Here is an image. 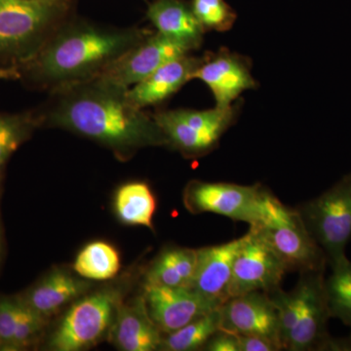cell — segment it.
<instances>
[{
	"mask_svg": "<svg viewBox=\"0 0 351 351\" xmlns=\"http://www.w3.org/2000/svg\"><path fill=\"white\" fill-rule=\"evenodd\" d=\"M127 91L100 77L58 88L39 112L43 124L91 138L122 157L167 145L154 115L132 105Z\"/></svg>",
	"mask_w": 351,
	"mask_h": 351,
	"instance_id": "1",
	"label": "cell"
},
{
	"mask_svg": "<svg viewBox=\"0 0 351 351\" xmlns=\"http://www.w3.org/2000/svg\"><path fill=\"white\" fill-rule=\"evenodd\" d=\"M151 32L144 27L119 29L71 17L34 57L20 64L21 73L34 86L50 92L94 80Z\"/></svg>",
	"mask_w": 351,
	"mask_h": 351,
	"instance_id": "2",
	"label": "cell"
},
{
	"mask_svg": "<svg viewBox=\"0 0 351 351\" xmlns=\"http://www.w3.org/2000/svg\"><path fill=\"white\" fill-rule=\"evenodd\" d=\"M75 0H0V62L24 64L73 17Z\"/></svg>",
	"mask_w": 351,
	"mask_h": 351,
	"instance_id": "3",
	"label": "cell"
},
{
	"mask_svg": "<svg viewBox=\"0 0 351 351\" xmlns=\"http://www.w3.org/2000/svg\"><path fill=\"white\" fill-rule=\"evenodd\" d=\"M281 258L288 271H321L327 258L308 232L297 209H291L269 193L262 221L252 226Z\"/></svg>",
	"mask_w": 351,
	"mask_h": 351,
	"instance_id": "4",
	"label": "cell"
},
{
	"mask_svg": "<svg viewBox=\"0 0 351 351\" xmlns=\"http://www.w3.org/2000/svg\"><path fill=\"white\" fill-rule=\"evenodd\" d=\"M297 210L332 269L348 261L346 248L351 240V173Z\"/></svg>",
	"mask_w": 351,
	"mask_h": 351,
	"instance_id": "5",
	"label": "cell"
},
{
	"mask_svg": "<svg viewBox=\"0 0 351 351\" xmlns=\"http://www.w3.org/2000/svg\"><path fill=\"white\" fill-rule=\"evenodd\" d=\"M239 108H189L160 110L154 114L167 145L186 157H200L218 147L219 140L237 119Z\"/></svg>",
	"mask_w": 351,
	"mask_h": 351,
	"instance_id": "6",
	"label": "cell"
},
{
	"mask_svg": "<svg viewBox=\"0 0 351 351\" xmlns=\"http://www.w3.org/2000/svg\"><path fill=\"white\" fill-rule=\"evenodd\" d=\"M269 193L260 184L241 186L195 180L184 189V201L193 214L213 213L252 226L262 221Z\"/></svg>",
	"mask_w": 351,
	"mask_h": 351,
	"instance_id": "7",
	"label": "cell"
},
{
	"mask_svg": "<svg viewBox=\"0 0 351 351\" xmlns=\"http://www.w3.org/2000/svg\"><path fill=\"white\" fill-rule=\"evenodd\" d=\"M119 304V294L110 290L76 302L51 337L50 348L57 351H77L94 345L107 331Z\"/></svg>",
	"mask_w": 351,
	"mask_h": 351,
	"instance_id": "8",
	"label": "cell"
},
{
	"mask_svg": "<svg viewBox=\"0 0 351 351\" xmlns=\"http://www.w3.org/2000/svg\"><path fill=\"white\" fill-rule=\"evenodd\" d=\"M230 280V299L247 293H271L280 288L288 271L281 258L254 228L242 237Z\"/></svg>",
	"mask_w": 351,
	"mask_h": 351,
	"instance_id": "9",
	"label": "cell"
},
{
	"mask_svg": "<svg viewBox=\"0 0 351 351\" xmlns=\"http://www.w3.org/2000/svg\"><path fill=\"white\" fill-rule=\"evenodd\" d=\"M191 54L172 39L152 31L99 77L128 90L176 58Z\"/></svg>",
	"mask_w": 351,
	"mask_h": 351,
	"instance_id": "10",
	"label": "cell"
},
{
	"mask_svg": "<svg viewBox=\"0 0 351 351\" xmlns=\"http://www.w3.org/2000/svg\"><path fill=\"white\" fill-rule=\"evenodd\" d=\"M251 68L249 58L228 48H221L203 56L193 80H200L209 87L216 107L230 108L243 92L257 88Z\"/></svg>",
	"mask_w": 351,
	"mask_h": 351,
	"instance_id": "11",
	"label": "cell"
},
{
	"mask_svg": "<svg viewBox=\"0 0 351 351\" xmlns=\"http://www.w3.org/2000/svg\"><path fill=\"white\" fill-rule=\"evenodd\" d=\"M325 270L302 274L306 292L300 319L286 341L284 350L290 351L336 350L337 339L327 330L330 315L325 293Z\"/></svg>",
	"mask_w": 351,
	"mask_h": 351,
	"instance_id": "12",
	"label": "cell"
},
{
	"mask_svg": "<svg viewBox=\"0 0 351 351\" xmlns=\"http://www.w3.org/2000/svg\"><path fill=\"white\" fill-rule=\"evenodd\" d=\"M219 330L263 337L283 350L278 313L269 293L257 291L230 298L219 307Z\"/></svg>",
	"mask_w": 351,
	"mask_h": 351,
	"instance_id": "13",
	"label": "cell"
},
{
	"mask_svg": "<svg viewBox=\"0 0 351 351\" xmlns=\"http://www.w3.org/2000/svg\"><path fill=\"white\" fill-rule=\"evenodd\" d=\"M144 300L149 317L164 334L174 332L221 307L191 288L145 284Z\"/></svg>",
	"mask_w": 351,
	"mask_h": 351,
	"instance_id": "14",
	"label": "cell"
},
{
	"mask_svg": "<svg viewBox=\"0 0 351 351\" xmlns=\"http://www.w3.org/2000/svg\"><path fill=\"white\" fill-rule=\"evenodd\" d=\"M242 237L228 243L197 249V263L191 289L219 306L230 299L233 265Z\"/></svg>",
	"mask_w": 351,
	"mask_h": 351,
	"instance_id": "15",
	"label": "cell"
},
{
	"mask_svg": "<svg viewBox=\"0 0 351 351\" xmlns=\"http://www.w3.org/2000/svg\"><path fill=\"white\" fill-rule=\"evenodd\" d=\"M203 56L184 55L164 64L151 75L127 91V98L136 108L145 110L156 107L179 92L186 83L193 80Z\"/></svg>",
	"mask_w": 351,
	"mask_h": 351,
	"instance_id": "16",
	"label": "cell"
},
{
	"mask_svg": "<svg viewBox=\"0 0 351 351\" xmlns=\"http://www.w3.org/2000/svg\"><path fill=\"white\" fill-rule=\"evenodd\" d=\"M147 18L156 32L189 52L197 50L206 34L196 18L191 1L186 0H152L147 4Z\"/></svg>",
	"mask_w": 351,
	"mask_h": 351,
	"instance_id": "17",
	"label": "cell"
},
{
	"mask_svg": "<svg viewBox=\"0 0 351 351\" xmlns=\"http://www.w3.org/2000/svg\"><path fill=\"white\" fill-rule=\"evenodd\" d=\"M162 332L149 317L144 297L131 306L119 307L113 336L117 346L125 351L159 350Z\"/></svg>",
	"mask_w": 351,
	"mask_h": 351,
	"instance_id": "18",
	"label": "cell"
},
{
	"mask_svg": "<svg viewBox=\"0 0 351 351\" xmlns=\"http://www.w3.org/2000/svg\"><path fill=\"white\" fill-rule=\"evenodd\" d=\"M87 284L68 272L55 271L20 297L34 311L48 317L64 304L80 297Z\"/></svg>",
	"mask_w": 351,
	"mask_h": 351,
	"instance_id": "19",
	"label": "cell"
},
{
	"mask_svg": "<svg viewBox=\"0 0 351 351\" xmlns=\"http://www.w3.org/2000/svg\"><path fill=\"white\" fill-rule=\"evenodd\" d=\"M197 263V249L170 248L161 253L147 270L145 284L191 288Z\"/></svg>",
	"mask_w": 351,
	"mask_h": 351,
	"instance_id": "20",
	"label": "cell"
},
{
	"mask_svg": "<svg viewBox=\"0 0 351 351\" xmlns=\"http://www.w3.org/2000/svg\"><path fill=\"white\" fill-rule=\"evenodd\" d=\"M114 207L124 223L152 228L156 211V196L145 182H128L117 191Z\"/></svg>",
	"mask_w": 351,
	"mask_h": 351,
	"instance_id": "21",
	"label": "cell"
},
{
	"mask_svg": "<svg viewBox=\"0 0 351 351\" xmlns=\"http://www.w3.org/2000/svg\"><path fill=\"white\" fill-rule=\"evenodd\" d=\"M73 269L83 278L108 280L119 274V252L107 242H92L80 252L73 263Z\"/></svg>",
	"mask_w": 351,
	"mask_h": 351,
	"instance_id": "22",
	"label": "cell"
},
{
	"mask_svg": "<svg viewBox=\"0 0 351 351\" xmlns=\"http://www.w3.org/2000/svg\"><path fill=\"white\" fill-rule=\"evenodd\" d=\"M219 308L200 316L184 327L162 337L159 350L193 351L204 348L207 341L219 330Z\"/></svg>",
	"mask_w": 351,
	"mask_h": 351,
	"instance_id": "23",
	"label": "cell"
},
{
	"mask_svg": "<svg viewBox=\"0 0 351 351\" xmlns=\"http://www.w3.org/2000/svg\"><path fill=\"white\" fill-rule=\"evenodd\" d=\"M40 125L39 112L0 113V163L5 164Z\"/></svg>",
	"mask_w": 351,
	"mask_h": 351,
	"instance_id": "24",
	"label": "cell"
},
{
	"mask_svg": "<svg viewBox=\"0 0 351 351\" xmlns=\"http://www.w3.org/2000/svg\"><path fill=\"white\" fill-rule=\"evenodd\" d=\"M325 293L331 317L339 318L351 328V262L332 267L325 278Z\"/></svg>",
	"mask_w": 351,
	"mask_h": 351,
	"instance_id": "25",
	"label": "cell"
},
{
	"mask_svg": "<svg viewBox=\"0 0 351 351\" xmlns=\"http://www.w3.org/2000/svg\"><path fill=\"white\" fill-rule=\"evenodd\" d=\"M306 284L304 276L301 274V279L291 292H284L281 288L269 293L278 313L279 326H280L281 343L283 350L289 335L294 330L301 316L304 299H306Z\"/></svg>",
	"mask_w": 351,
	"mask_h": 351,
	"instance_id": "26",
	"label": "cell"
},
{
	"mask_svg": "<svg viewBox=\"0 0 351 351\" xmlns=\"http://www.w3.org/2000/svg\"><path fill=\"white\" fill-rule=\"evenodd\" d=\"M191 7L205 32H228L237 19V12L226 0H191Z\"/></svg>",
	"mask_w": 351,
	"mask_h": 351,
	"instance_id": "27",
	"label": "cell"
},
{
	"mask_svg": "<svg viewBox=\"0 0 351 351\" xmlns=\"http://www.w3.org/2000/svg\"><path fill=\"white\" fill-rule=\"evenodd\" d=\"M20 302L19 317H18L11 350H22L25 346L31 345L32 341L43 330L46 322V317L25 304L21 298Z\"/></svg>",
	"mask_w": 351,
	"mask_h": 351,
	"instance_id": "28",
	"label": "cell"
},
{
	"mask_svg": "<svg viewBox=\"0 0 351 351\" xmlns=\"http://www.w3.org/2000/svg\"><path fill=\"white\" fill-rule=\"evenodd\" d=\"M20 306L19 297L0 300V350H11Z\"/></svg>",
	"mask_w": 351,
	"mask_h": 351,
	"instance_id": "29",
	"label": "cell"
},
{
	"mask_svg": "<svg viewBox=\"0 0 351 351\" xmlns=\"http://www.w3.org/2000/svg\"><path fill=\"white\" fill-rule=\"evenodd\" d=\"M203 350L208 351H239V339L232 332L219 330L207 341Z\"/></svg>",
	"mask_w": 351,
	"mask_h": 351,
	"instance_id": "30",
	"label": "cell"
},
{
	"mask_svg": "<svg viewBox=\"0 0 351 351\" xmlns=\"http://www.w3.org/2000/svg\"><path fill=\"white\" fill-rule=\"evenodd\" d=\"M239 351H278L279 346L269 339L251 335H237Z\"/></svg>",
	"mask_w": 351,
	"mask_h": 351,
	"instance_id": "31",
	"label": "cell"
},
{
	"mask_svg": "<svg viewBox=\"0 0 351 351\" xmlns=\"http://www.w3.org/2000/svg\"><path fill=\"white\" fill-rule=\"evenodd\" d=\"M22 77L20 66L17 64L0 66V82L2 80H17Z\"/></svg>",
	"mask_w": 351,
	"mask_h": 351,
	"instance_id": "32",
	"label": "cell"
},
{
	"mask_svg": "<svg viewBox=\"0 0 351 351\" xmlns=\"http://www.w3.org/2000/svg\"><path fill=\"white\" fill-rule=\"evenodd\" d=\"M5 164L0 163V182H1L2 174H3V167Z\"/></svg>",
	"mask_w": 351,
	"mask_h": 351,
	"instance_id": "33",
	"label": "cell"
},
{
	"mask_svg": "<svg viewBox=\"0 0 351 351\" xmlns=\"http://www.w3.org/2000/svg\"><path fill=\"white\" fill-rule=\"evenodd\" d=\"M0 249H1V234H0Z\"/></svg>",
	"mask_w": 351,
	"mask_h": 351,
	"instance_id": "34",
	"label": "cell"
}]
</instances>
